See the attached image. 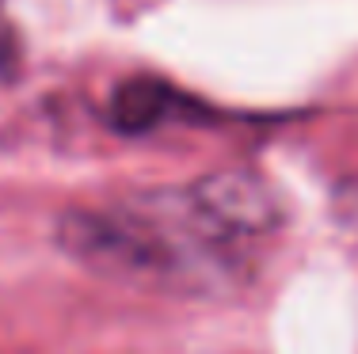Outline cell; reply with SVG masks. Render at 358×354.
Here are the masks:
<instances>
[{"label":"cell","mask_w":358,"mask_h":354,"mask_svg":"<svg viewBox=\"0 0 358 354\" xmlns=\"http://www.w3.org/2000/svg\"><path fill=\"white\" fill-rule=\"evenodd\" d=\"M57 244L92 274L138 290L210 293L233 278L236 263V240L210 217L194 187L73 209L57 225Z\"/></svg>","instance_id":"6da1fadb"}]
</instances>
